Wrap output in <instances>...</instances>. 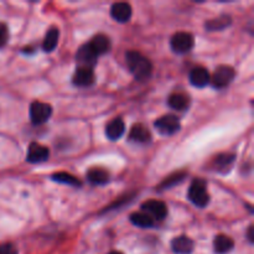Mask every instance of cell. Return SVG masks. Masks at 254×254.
<instances>
[{
  "label": "cell",
  "instance_id": "1",
  "mask_svg": "<svg viewBox=\"0 0 254 254\" xmlns=\"http://www.w3.org/2000/svg\"><path fill=\"white\" fill-rule=\"evenodd\" d=\"M126 62L129 71L138 81H145L153 72V64L144 55L138 51H128L126 54Z\"/></svg>",
  "mask_w": 254,
  "mask_h": 254
},
{
  "label": "cell",
  "instance_id": "2",
  "mask_svg": "<svg viewBox=\"0 0 254 254\" xmlns=\"http://www.w3.org/2000/svg\"><path fill=\"white\" fill-rule=\"evenodd\" d=\"M189 200L196 205L197 207H206L210 202V196L207 192L206 183L201 179H196L192 181L190 189H189Z\"/></svg>",
  "mask_w": 254,
  "mask_h": 254
},
{
  "label": "cell",
  "instance_id": "3",
  "mask_svg": "<svg viewBox=\"0 0 254 254\" xmlns=\"http://www.w3.org/2000/svg\"><path fill=\"white\" fill-rule=\"evenodd\" d=\"M52 114V107L44 102H34L30 106V118L34 124H44L50 119Z\"/></svg>",
  "mask_w": 254,
  "mask_h": 254
},
{
  "label": "cell",
  "instance_id": "4",
  "mask_svg": "<svg viewBox=\"0 0 254 254\" xmlns=\"http://www.w3.org/2000/svg\"><path fill=\"white\" fill-rule=\"evenodd\" d=\"M236 76V71L233 67L231 66H220L216 68L215 73H213L212 78L210 79L212 82V86L215 88L220 89L223 87H227L231 82L233 81Z\"/></svg>",
  "mask_w": 254,
  "mask_h": 254
},
{
  "label": "cell",
  "instance_id": "5",
  "mask_svg": "<svg viewBox=\"0 0 254 254\" xmlns=\"http://www.w3.org/2000/svg\"><path fill=\"white\" fill-rule=\"evenodd\" d=\"M154 126H155L156 130L163 135H173L180 129V121H179L178 117L168 114V116L159 118L154 123Z\"/></svg>",
  "mask_w": 254,
  "mask_h": 254
},
{
  "label": "cell",
  "instance_id": "6",
  "mask_svg": "<svg viewBox=\"0 0 254 254\" xmlns=\"http://www.w3.org/2000/svg\"><path fill=\"white\" fill-rule=\"evenodd\" d=\"M171 49L176 54H185L193 47V36L189 32H178L171 37Z\"/></svg>",
  "mask_w": 254,
  "mask_h": 254
},
{
  "label": "cell",
  "instance_id": "7",
  "mask_svg": "<svg viewBox=\"0 0 254 254\" xmlns=\"http://www.w3.org/2000/svg\"><path fill=\"white\" fill-rule=\"evenodd\" d=\"M141 210L145 213L146 216L153 220H163V218L166 217L168 215V208H166V205L163 202V201L158 200H149L145 201V202L141 205Z\"/></svg>",
  "mask_w": 254,
  "mask_h": 254
},
{
  "label": "cell",
  "instance_id": "8",
  "mask_svg": "<svg viewBox=\"0 0 254 254\" xmlns=\"http://www.w3.org/2000/svg\"><path fill=\"white\" fill-rule=\"evenodd\" d=\"M50 155V151L46 146L41 145L39 143H31L27 149V156L26 160L29 163L36 164V163H42V161L47 160Z\"/></svg>",
  "mask_w": 254,
  "mask_h": 254
},
{
  "label": "cell",
  "instance_id": "9",
  "mask_svg": "<svg viewBox=\"0 0 254 254\" xmlns=\"http://www.w3.org/2000/svg\"><path fill=\"white\" fill-rule=\"evenodd\" d=\"M97 57L98 56L92 51L88 44L79 47L78 52L76 55V60L78 62L79 67H87V68H92L97 64Z\"/></svg>",
  "mask_w": 254,
  "mask_h": 254
},
{
  "label": "cell",
  "instance_id": "10",
  "mask_svg": "<svg viewBox=\"0 0 254 254\" xmlns=\"http://www.w3.org/2000/svg\"><path fill=\"white\" fill-rule=\"evenodd\" d=\"M94 73L92 68H87V67H78L73 74V82L74 86L77 87H89L94 83Z\"/></svg>",
  "mask_w": 254,
  "mask_h": 254
},
{
  "label": "cell",
  "instance_id": "11",
  "mask_svg": "<svg viewBox=\"0 0 254 254\" xmlns=\"http://www.w3.org/2000/svg\"><path fill=\"white\" fill-rule=\"evenodd\" d=\"M111 15L118 22H127L131 17V6L128 2H116L111 7Z\"/></svg>",
  "mask_w": 254,
  "mask_h": 254
},
{
  "label": "cell",
  "instance_id": "12",
  "mask_svg": "<svg viewBox=\"0 0 254 254\" xmlns=\"http://www.w3.org/2000/svg\"><path fill=\"white\" fill-rule=\"evenodd\" d=\"M88 46L91 47V50L97 56H101V55L107 54L111 50V40L106 35H96L91 40V42H88Z\"/></svg>",
  "mask_w": 254,
  "mask_h": 254
},
{
  "label": "cell",
  "instance_id": "13",
  "mask_svg": "<svg viewBox=\"0 0 254 254\" xmlns=\"http://www.w3.org/2000/svg\"><path fill=\"white\" fill-rule=\"evenodd\" d=\"M210 73H208V71L205 67H195L190 72L191 84L197 87V88H202V87L207 86L210 83Z\"/></svg>",
  "mask_w": 254,
  "mask_h": 254
},
{
  "label": "cell",
  "instance_id": "14",
  "mask_svg": "<svg viewBox=\"0 0 254 254\" xmlns=\"http://www.w3.org/2000/svg\"><path fill=\"white\" fill-rule=\"evenodd\" d=\"M151 139V134L149 129L143 124H135L129 133V140L138 144L149 143Z\"/></svg>",
  "mask_w": 254,
  "mask_h": 254
},
{
  "label": "cell",
  "instance_id": "15",
  "mask_svg": "<svg viewBox=\"0 0 254 254\" xmlns=\"http://www.w3.org/2000/svg\"><path fill=\"white\" fill-rule=\"evenodd\" d=\"M126 131V124L121 118H114L107 124L106 134L111 140H118Z\"/></svg>",
  "mask_w": 254,
  "mask_h": 254
},
{
  "label": "cell",
  "instance_id": "16",
  "mask_svg": "<svg viewBox=\"0 0 254 254\" xmlns=\"http://www.w3.org/2000/svg\"><path fill=\"white\" fill-rule=\"evenodd\" d=\"M171 248L176 254H191L193 251V242L186 236H180L173 240Z\"/></svg>",
  "mask_w": 254,
  "mask_h": 254
},
{
  "label": "cell",
  "instance_id": "17",
  "mask_svg": "<svg viewBox=\"0 0 254 254\" xmlns=\"http://www.w3.org/2000/svg\"><path fill=\"white\" fill-rule=\"evenodd\" d=\"M233 247H235V242L228 236L218 235L213 241V250L217 254H226L231 252Z\"/></svg>",
  "mask_w": 254,
  "mask_h": 254
},
{
  "label": "cell",
  "instance_id": "18",
  "mask_svg": "<svg viewBox=\"0 0 254 254\" xmlns=\"http://www.w3.org/2000/svg\"><path fill=\"white\" fill-rule=\"evenodd\" d=\"M87 179L94 185H106L109 181V174L101 168H92L87 173Z\"/></svg>",
  "mask_w": 254,
  "mask_h": 254
},
{
  "label": "cell",
  "instance_id": "19",
  "mask_svg": "<svg viewBox=\"0 0 254 254\" xmlns=\"http://www.w3.org/2000/svg\"><path fill=\"white\" fill-rule=\"evenodd\" d=\"M168 104L175 111H185L190 106V99L184 93H174L169 97Z\"/></svg>",
  "mask_w": 254,
  "mask_h": 254
},
{
  "label": "cell",
  "instance_id": "20",
  "mask_svg": "<svg viewBox=\"0 0 254 254\" xmlns=\"http://www.w3.org/2000/svg\"><path fill=\"white\" fill-rule=\"evenodd\" d=\"M235 159L236 156L233 154H220L213 159V168H216L217 171L225 173L226 170H230L232 164L235 163Z\"/></svg>",
  "mask_w": 254,
  "mask_h": 254
},
{
  "label": "cell",
  "instance_id": "21",
  "mask_svg": "<svg viewBox=\"0 0 254 254\" xmlns=\"http://www.w3.org/2000/svg\"><path fill=\"white\" fill-rule=\"evenodd\" d=\"M232 24V19L228 15H222L220 17H216V19H211L206 22V29L207 31H221V30H225L226 27H228Z\"/></svg>",
  "mask_w": 254,
  "mask_h": 254
},
{
  "label": "cell",
  "instance_id": "22",
  "mask_svg": "<svg viewBox=\"0 0 254 254\" xmlns=\"http://www.w3.org/2000/svg\"><path fill=\"white\" fill-rule=\"evenodd\" d=\"M59 37H60V31L57 27H51V29L47 31L46 36H45L44 42H42V50L45 52H51L54 51L55 47L59 44Z\"/></svg>",
  "mask_w": 254,
  "mask_h": 254
},
{
  "label": "cell",
  "instance_id": "23",
  "mask_svg": "<svg viewBox=\"0 0 254 254\" xmlns=\"http://www.w3.org/2000/svg\"><path fill=\"white\" fill-rule=\"evenodd\" d=\"M130 222L141 228H149L154 225V220L144 212H134L130 215Z\"/></svg>",
  "mask_w": 254,
  "mask_h": 254
},
{
  "label": "cell",
  "instance_id": "24",
  "mask_svg": "<svg viewBox=\"0 0 254 254\" xmlns=\"http://www.w3.org/2000/svg\"><path fill=\"white\" fill-rule=\"evenodd\" d=\"M52 180L57 181V183H61V184H66L68 186H81V181L76 178V176L71 175L68 173H56L52 175Z\"/></svg>",
  "mask_w": 254,
  "mask_h": 254
},
{
  "label": "cell",
  "instance_id": "25",
  "mask_svg": "<svg viewBox=\"0 0 254 254\" xmlns=\"http://www.w3.org/2000/svg\"><path fill=\"white\" fill-rule=\"evenodd\" d=\"M186 176L185 173H176L174 174L173 176H170V178L165 179V180L163 181V184H161L160 186H159V189H163V190H168V189L173 188L174 185H176V184L180 183L181 180H183L184 178Z\"/></svg>",
  "mask_w": 254,
  "mask_h": 254
},
{
  "label": "cell",
  "instance_id": "26",
  "mask_svg": "<svg viewBox=\"0 0 254 254\" xmlns=\"http://www.w3.org/2000/svg\"><path fill=\"white\" fill-rule=\"evenodd\" d=\"M9 40V29L4 22H0V49L7 44Z\"/></svg>",
  "mask_w": 254,
  "mask_h": 254
},
{
  "label": "cell",
  "instance_id": "27",
  "mask_svg": "<svg viewBox=\"0 0 254 254\" xmlns=\"http://www.w3.org/2000/svg\"><path fill=\"white\" fill-rule=\"evenodd\" d=\"M0 254H17V251L11 243H4L0 245Z\"/></svg>",
  "mask_w": 254,
  "mask_h": 254
},
{
  "label": "cell",
  "instance_id": "28",
  "mask_svg": "<svg viewBox=\"0 0 254 254\" xmlns=\"http://www.w3.org/2000/svg\"><path fill=\"white\" fill-rule=\"evenodd\" d=\"M253 231H254V228H253V226H251L250 228H248V232H247V237H248V241H250L251 243H253Z\"/></svg>",
  "mask_w": 254,
  "mask_h": 254
},
{
  "label": "cell",
  "instance_id": "29",
  "mask_svg": "<svg viewBox=\"0 0 254 254\" xmlns=\"http://www.w3.org/2000/svg\"><path fill=\"white\" fill-rule=\"evenodd\" d=\"M109 254H123V253H121V252H118V251H113V252H111Z\"/></svg>",
  "mask_w": 254,
  "mask_h": 254
}]
</instances>
